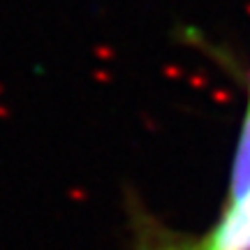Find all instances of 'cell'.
<instances>
[{"instance_id":"obj_1","label":"cell","mask_w":250,"mask_h":250,"mask_svg":"<svg viewBox=\"0 0 250 250\" xmlns=\"http://www.w3.org/2000/svg\"><path fill=\"white\" fill-rule=\"evenodd\" d=\"M202 250H250V109L241 127L232 162L229 197Z\"/></svg>"},{"instance_id":"obj_2","label":"cell","mask_w":250,"mask_h":250,"mask_svg":"<svg viewBox=\"0 0 250 250\" xmlns=\"http://www.w3.org/2000/svg\"><path fill=\"white\" fill-rule=\"evenodd\" d=\"M132 250H202V241L155 220L142 206L132 204Z\"/></svg>"}]
</instances>
